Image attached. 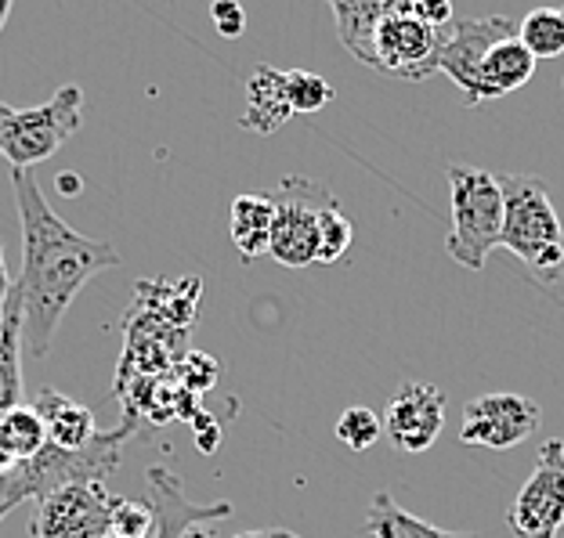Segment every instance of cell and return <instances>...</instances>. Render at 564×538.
I'll list each match as a JSON object with an SVG mask.
<instances>
[{
  "label": "cell",
  "mask_w": 564,
  "mask_h": 538,
  "mask_svg": "<svg viewBox=\"0 0 564 538\" xmlns=\"http://www.w3.org/2000/svg\"><path fill=\"white\" fill-rule=\"evenodd\" d=\"M177 538H217V531H214V528H196V524H192V528L182 531Z\"/></svg>",
  "instance_id": "d6a6232c"
},
{
  "label": "cell",
  "mask_w": 564,
  "mask_h": 538,
  "mask_svg": "<svg viewBox=\"0 0 564 538\" xmlns=\"http://www.w3.org/2000/svg\"><path fill=\"white\" fill-rule=\"evenodd\" d=\"M84 123V91L76 84L58 87L44 106L11 109L0 101V160L11 171H33L51 160Z\"/></svg>",
  "instance_id": "277c9868"
},
{
  "label": "cell",
  "mask_w": 564,
  "mask_h": 538,
  "mask_svg": "<svg viewBox=\"0 0 564 538\" xmlns=\"http://www.w3.org/2000/svg\"><path fill=\"white\" fill-rule=\"evenodd\" d=\"M290 120L293 109L286 98V73L272 66H258L247 80V109H242L239 127L253 134H275Z\"/></svg>",
  "instance_id": "2e32d148"
},
{
  "label": "cell",
  "mask_w": 564,
  "mask_h": 538,
  "mask_svg": "<svg viewBox=\"0 0 564 538\" xmlns=\"http://www.w3.org/2000/svg\"><path fill=\"white\" fill-rule=\"evenodd\" d=\"M286 98L293 117H307V112L326 109L333 101V87L326 76L307 73V69H290L286 73Z\"/></svg>",
  "instance_id": "603a6c76"
},
{
  "label": "cell",
  "mask_w": 564,
  "mask_h": 538,
  "mask_svg": "<svg viewBox=\"0 0 564 538\" xmlns=\"http://www.w3.org/2000/svg\"><path fill=\"white\" fill-rule=\"evenodd\" d=\"M518 41L540 58L564 55V8H532L518 22Z\"/></svg>",
  "instance_id": "7402d4cb"
},
{
  "label": "cell",
  "mask_w": 564,
  "mask_h": 538,
  "mask_svg": "<svg viewBox=\"0 0 564 538\" xmlns=\"http://www.w3.org/2000/svg\"><path fill=\"white\" fill-rule=\"evenodd\" d=\"M149 488H152V514H156V531H152V538H177L199 520H228L232 517V506L228 503H210V506L192 503L182 488V477L171 473L166 466L149 470Z\"/></svg>",
  "instance_id": "4fadbf2b"
},
{
  "label": "cell",
  "mask_w": 564,
  "mask_h": 538,
  "mask_svg": "<svg viewBox=\"0 0 564 538\" xmlns=\"http://www.w3.org/2000/svg\"><path fill=\"white\" fill-rule=\"evenodd\" d=\"M272 538H297L293 531H272Z\"/></svg>",
  "instance_id": "8d00e7d4"
},
{
  "label": "cell",
  "mask_w": 564,
  "mask_h": 538,
  "mask_svg": "<svg viewBox=\"0 0 564 538\" xmlns=\"http://www.w3.org/2000/svg\"><path fill=\"white\" fill-rule=\"evenodd\" d=\"M11 509H15V506H4V503H0V520H4V517L11 514Z\"/></svg>",
  "instance_id": "d590c367"
},
{
  "label": "cell",
  "mask_w": 564,
  "mask_h": 538,
  "mask_svg": "<svg viewBox=\"0 0 564 538\" xmlns=\"http://www.w3.org/2000/svg\"><path fill=\"white\" fill-rule=\"evenodd\" d=\"M518 22L503 15L489 19H453L442 30V51H438V73H445L459 91H464L467 106H474V91H478V69L489 47L503 36H514Z\"/></svg>",
  "instance_id": "8fae6325"
},
{
  "label": "cell",
  "mask_w": 564,
  "mask_h": 538,
  "mask_svg": "<svg viewBox=\"0 0 564 538\" xmlns=\"http://www.w3.org/2000/svg\"><path fill=\"white\" fill-rule=\"evenodd\" d=\"M11 4H15V0H0V30H4V22L11 15Z\"/></svg>",
  "instance_id": "836d02e7"
},
{
  "label": "cell",
  "mask_w": 564,
  "mask_h": 538,
  "mask_svg": "<svg viewBox=\"0 0 564 538\" xmlns=\"http://www.w3.org/2000/svg\"><path fill=\"white\" fill-rule=\"evenodd\" d=\"M445 427V391L434 383H405L391 394L388 413H383V438L399 452L420 455L438 441Z\"/></svg>",
  "instance_id": "7c38bea8"
},
{
  "label": "cell",
  "mask_w": 564,
  "mask_h": 538,
  "mask_svg": "<svg viewBox=\"0 0 564 538\" xmlns=\"http://www.w3.org/2000/svg\"><path fill=\"white\" fill-rule=\"evenodd\" d=\"M232 538H272V531H242V535H232Z\"/></svg>",
  "instance_id": "e575fe53"
},
{
  "label": "cell",
  "mask_w": 564,
  "mask_h": 538,
  "mask_svg": "<svg viewBox=\"0 0 564 538\" xmlns=\"http://www.w3.org/2000/svg\"><path fill=\"white\" fill-rule=\"evenodd\" d=\"M496 177H499V191H503V246L521 264L532 267L543 257V250L564 242L561 217L540 177L514 174V171Z\"/></svg>",
  "instance_id": "5b68a950"
},
{
  "label": "cell",
  "mask_w": 564,
  "mask_h": 538,
  "mask_svg": "<svg viewBox=\"0 0 564 538\" xmlns=\"http://www.w3.org/2000/svg\"><path fill=\"white\" fill-rule=\"evenodd\" d=\"M8 293H11V278H8V264H4V239H0V311H4Z\"/></svg>",
  "instance_id": "4dcf8cb0"
},
{
  "label": "cell",
  "mask_w": 564,
  "mask_h": 538,
  "mask_svg": "<svg viewBox=\"0 0 564 538\" xmlns=\"http://www.w3.org/2000/svg\"><path fill=\"white\" fill-rule=\"evenodd\" d=\"M540 427V405L524 394H481L467 402L464 422H459V441L481 448H514L529 441Z\"/></svg>",
  "instance_id": "30bf717a"
},
{
  "label": "cell",
  "mask_w": 564,
  "mask_h": 538,
  "mask_svg": "<svg viewBox=\"0 0 564 538\" xmlns=\"http://www.w3.org/2000/svg\"><path fill=\"white\" fill-rule=\"evenodd\" d=\"M366 528L373 538H481V535H456V531H442L434 524L413 517L409 509H402L388 492H377L373 503H369V517Z\"/></svg>",
  "instance_id": "ffe728a7"
},
{
  "label": "cell",
  "mask_w": 564,
  "mask_h": 538,
  "mask_svg": "<svg viewBox=\"0 0 564 538\" xmlns=\"http://www.w3.org/2000/svg\"><path fill=\"white\" fill-rule=\"evenodd\" d=\"M11 188L22 224V343L33 358H44L80 289L98 272L117 267L120 250L62 221L30 171H11Z\"/></svg>",
  "instance_id": "6da1fadb"
},
{
  "label": "cell",
  "mask_w": 564,
  "mask_h": 538,
  "mask_svg": "<svg viewBox=\"0 0 564 538\" xmlns=\"http://www.w3.org/2000/svg\"><path fill=\"white\" fill-rule=\"evenodd\" d=\"M532 73H535V55H532V51L518 41V33L503 36V41H496L489 47V55H485V62H481L474 106L521 91V87L532 80Z\"/></svg>",
  "instance_id": "9a60e30c"
},
{
  "label": "cell",
  "mask_w": 564,
  "mask_h": 538,
  "mask_svg": "<svg viewBox=\"0 0 564 538\" xmlns=\"http://www.w3.org/2000/svg\"><path fill=\"white\" fill-rule=\"evenodd\" d=\"M413 4V15H420L423 22H431V25H448L456 15H453V0H409Z\"/></svg>",
  "instance_id": "f546056e"
},
{
  "label": "cell",
  "mask_w": 564,
  "mask_h": 538,
  "mask_svg": "<svg viewBox=\"0 0 564 538\" xmlns=\"http://www.w3.org/2000/svg\"><path fill=\"white\" fill-rule=\"evenodd\" d=\"M47 441H51L47 422L41 419V413H36L33 405L8 408L4 419H0V448H4L15 463H19V459L36 455Z\"/></svg>",
  "instance_id": "44dd1931"
},
{
  "label": "cell",
  "mask_w": 564,
  "mask_h": 538,
  "mask_svg": "<svg viewBox=\"0 0 564 538\" xmlns=\"http://www.w3.org/2000/svg\"><path fill=\"white\" fill-rule=\"evenodd\" d=\"M275 221H272V246L268 257L282 267H307L318 261V213L333 202V191L312 177L290 174L272 191Z\"/></svg>",
  "instance_id": "8992f818"
},
{
  "label": "cell",
  "mask_w": 564,
  "mask_h": 538,
  "mask_svg": "<svg viewBox=\"0 0 564 538\" xmlns=\"http://www.w3.org/2000/svg\"><path fill=\"white\" fill-rule=\"evenodd\" d=\"M507 520L521 538H557L564 528V441L543 444L532 477L521 484L507 509Z\"/></svg>",
  "instance_id": "ba28073f"
},
{
  "label": "cell",
  "mask_w": 564,
  "mask_h": 538,
  "mask_svg": "<svg viewBox=\"0 0 564 538\" xmlns=\"http://www.w3.org/2000/svg\"><path fill=\"white\" fill-rule=\"evenodd\" d=\"M221 438H225V427L214 413H199L196 419H192V441H196L199 452L214 455L217 448H221Z\"/></svg>",
  "instance_id": "f1b7e54d"
},
{
  "label": "cell",
  "mask_w": 564,
  "mask_h": 538,
  "mask_svg": "<svg viewBox=\"0 0 564 538\" xmlns=\"http://www.w3.org/2000/svg\"><path fill=\"white\" fill-rule=\"evenodd\" d=\"M171 376L182 383V387H188L192 394H203V391H210L217 380H221V365H217V358H210V354L192 351L171 369Z\"/></svg>",
  "instance_id": "4316f807"
},
{
  "label": "cell",
  "mask_w": 564,
  "mask_h": 538,
  "mask_svg": "<svg viewBox=\"0 0 564 538\" xmlns=\"http://www.w3.org/2000/svg\"><path fill=\"white\" fill-rule=\"evenodd\" d=\"M210 22L225 41H236V36H242V30H247V11H242L239 0H214Z\"/></svg>",
  "instance_id": "83f0119b"
},
{
  "label": "cell",
  "mask_w": 564,
  "mask_h": 538,
  "mask_svg": "<svg viewBox=\"0 0 564 538\" xmlns=\"http://www.w3.org/2000/svg\"><path fill=\"white\" fill-rule=\"evenodd\" d=\"M383 438V419L366 405H351L348 413L337 419V441L348 444L351 452H366Z\"/></svg>",
  "instance_id": "d4e9b609"
},
{
  "label": "cell",
  "mask_w": 564,
  "mask_h": 538,
  "mask_svg": "<svg viewBox=\"0 0 564 538\" xmlns=\"http://www.w3.org/2000/svg\"><path fill=\"white\" fill-rule=\"evenodd\" d=\"M120 495H109L101 484H66L36 503L30 524L33 538H106L112 528V509Z\"/></svg>",
  "instance_id": "52a82bcc"
},
{
  "label": "cell",
  "mask_w": 564,
  "mask_h": 538,
  "mask_svg": "<svg viewBox=\"0 0 564 538\" xmlns=\"http://www.w3.org/2000/svg\"><path fill=\"white\" fill-rule=\"evenodd\" d=\"M333 19H337V36L348 47V55L362 66L377 69V30L383 19L409 11V0H326Z\"/></svg>",
  "instance_id": "5bb4252c"
},
{
  "label": "cell",
  "mask_w": 564,
  "mask_h": 538,
  "mask_svg": "<svg viewBox=\"0 0 564 538\" xmlns=\"http://www.w3.org/2000/svg\"><path fill=\"white\" fill-rule=\"evenodd\" d=\"M448 207H453V228H448L445 253L456 264L481 272L496 246H503V191L492 171L470 163H448Z\"/></svg>",
  "instance_id": "3957f363"
},
{
  "label": "cell",
  "mask_w": 564,
  "mask_h": 538,
  "mask_svg": "<svg viewBox=\"0 0 564 538\" xmlns=\"http://www.w3.org/2000/svg\"><path fill=\"white\" fill-rule=\"evenodd\" d=\"M112 535L120 538H152L156 531V514H152V503H134V498H123L117 509H112Z\"/></svg>",
  "instance_id": "484cf974"
},
{
  "label": "cell",
  "mask_w": 564,
  "mask_h": 538,
  "mask_svg": "<svg viewBox=\"0 0 564 538\" xmlns=\"http://www.w3.org/2000/svg\"><path fill=\"white\" fill-rule=\"evenodd\" d=\"M58 188H62V191H80L84 182H80V177H73V174H62V177H58Z\"/></svg>",
  "instance_id": "1f68e13d"
},
{
  "label": "cell",
  "mask_w": 564,
  "mask_h": 538,
  "mask_svg": "<svg viewBox=\"0 0 564 538\" xmlns=\"http://www.w3.org/2000/svg\"><path fill=\"white\" fill-rule=\"evenodd\" d=\"M351 221L344 217L340 202L333 199L326 202V210L318 213V261L323 264H337L351 246Z\"/></svg>",
  "instance_id": "cb8c5ba5"
},
{
  "label": "cell",
  "mask_w": 564,
  "mask_h": 538,
  "mask_svg": "<svg viewBox=\"0 0 564 538\" xmlns=\"http://www.w3.org/2000/svg\"><path fill=\"white\" fill-rule=\"evenodd\" d=\"M33 408L47 422V433H51V441H55V444H62V448H84L87 441H95L98 427H95L91 408H84L80 402L66 398V394L41 391V394H36Z\"/></svg>",
  "instance_id": "d6986e66"
},
{
  "label": "cell",
  "mask_w": 564,
  "mask_h": 538,
  "mask_svg": "<svg viewBox=\"0 0 564 538\" xmlns=\"http://www.w3.org/2000/svg\"><path fill=\"white\" fill-rule=\"evenodd\" d=\"M134 419H123L120 430L95 433V441L84 448H62L47 441L41 452L30 459H19L8 473H0V503H41L44 495L66 488V484H101L109 473H117L123 444L134 438Z\"/></svg>",
  "instance_id": "7a4b0ae2"
},
{
  "label": "cell",
  "mask_w": 564,
  "mask_h": 538,
  "mask_svg": "<svg viewBox=\"0 0 564 538\" xmlns=\"http://www.w3.org/2000/svg\"><path fill=\"white\" fill-rule=\"evenodd\" d=\"M19 351H22V289L19 282H11L4 311H0V413L25 405Z\"/></svg>",
  "instance_id": "e0dca14e"
},
{
  "label": "cell",
  "mask_w": 564,
  "mask_h": 538,
  "mask_svg": "<svg viewBox=\"0 0 564 538\" xmlns=\"http://www.w3.org/2000/svg\"><path fill=\"white\" fill-rule=\"evenodd\" d=\"M442 30L413 15V8L383 19L377 30V44H373L377 69L402 76V80H427L431 73H438Z\"/></svg>",
  "instance_id": "9c48e42d"
},
{
  "label": "cell",
  "mask_w": 564,
  "mask_h": 538,
  "mask_svg": "<svg viewBox=\"0 0 564 538\" xmlns=\"http://www.w3.org/2000/svg\"><path fill=\"white\" fill-rule=\"evenodd\" d=\"M272 221H275L272 196H239L232 202L228 224H232V242L247 264L268 257V246H272Z\"/></svg>",
  "instance_id": "ac0fdd59"
}]
</instances>
